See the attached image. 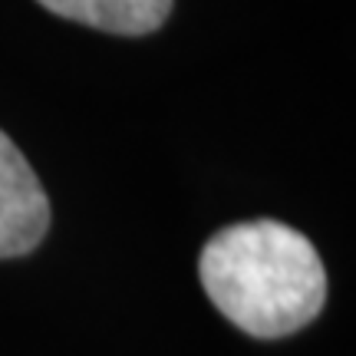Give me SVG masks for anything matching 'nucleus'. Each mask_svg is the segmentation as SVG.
<instances>
[{"mask_svg":"<svg viewBox=\"0 0 356 356\" xmlns=\"http://www.w3.org/2000/svg\"><path fill=\"white\" fill-rule=\"evenodd\" d=\"M208 300L257 340L307 327L323 310L327 270L304 234L274 218L215 231L198 257Z\"/></svg>","mask_w":356,"mask_h":356,"instance_id":"1","label":"nucleus"},{"mask_svg":"<svg viewBox=\"0 0 356 356\" xmlns=\"http://www.w3.org/2000/svg\"><path fill=\"white\" fill-rule=\"evenodd\" d=\"M50 228V198L17 142L0 129V257L30 254Z\"/></svg>","mask_w":356,"mask_h":356,"instance_id":"2","label":"nucleus"},{"mask_svg":"<svg viewBox=\"0 0 356 356\" xmlns=\"http://www.w3.org/2000/svg\"><path fill=\"white\" fill-rule=\"evenodd\" d=\"M37 3L73 24L122 37L152 33L172 13V0H37Z\"/></svg>","mask_w":356,"mask_h":356,"instance_id":"3","label":"nucleus"}]
</instances>
